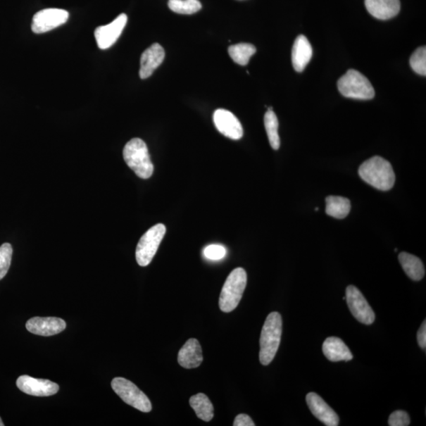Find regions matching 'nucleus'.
Listing matches in <instances>:
<instances>
[{
	"instance_id": "nucleus-2",
	"label": "nucleus",
	"mask_w": 426,
	"mask_h": 426,
	"mask_svg": "<svg viewBox=\"0 0 426 426\" xmlns=\"http://www.w3.org/2000/svg\"><path fill=\"white\" fill-rule=\"evenodd\" d=\"M283 322L279 313L272 312L265 320L260 338V362L263 365H270L280 344Z\"/></svg>"
},
{
	"instance_id": "nucleus-15",
	"label": "nucleus",
	"mask_w": 426,
	"mask_h": 426,
	"mask_svg": "<svg viewBox=\"0 0 426 426\" xmlns=\"http://www.w3.org/2000/svg\"><path fill=\"white\" fill-rule=\"evenodd\" d=\"M165 52L162 46L159 44L151 45L145 51L143 52L141 57V68L139 75L142 80H146L154 74L156 69L165 60Z\"/></svg>"
},
{
	"instance_id": "nucleus-24",
	"label": "nucleus",
	"mask_w": 426,
	"mask_h": 426,
	"mask_svg": "<svg viewBox=\"0 0 426 426\" xmlns=\"http://www.w3.org/2000/svg\"><path fill=\"white\" fill-rule=\"evenodd\" d=\"M264 121L270 146L274 150H278L280 146V139L278 134L279 122L277 116L273 111H268L265 115Z\"/></svg>"
},
{
	"instance_id": "nucleus-6",
	"label": "nucleus",
	"mask_w": 426,
	"mask_h": 426,
	"mask_svg": "<svg viewBox=\"0 0 426 426\" xmlns=\"http://www.w3.org/2000/svg\"><path fill=\"white\" fill-rule=\"evenodd\" d=\"M166 227L162 224L151 227L142 235L136 249V260L140 266L146 267L151 263L161 242L165 237Z\"/></svg>"
},
{
	"instance_id": "nucleus-19",
	"label": "nucleus",
	"mask_w": 426,
	"mask_h": 426,
	"mask_svg": "<svg viewBox=\"0 0 426 426\" xmlns=\"http://www.w3.org/2000/svg\"><path fill=\"white\" fill-rule=\"evenodd\" d=\"M322 350L325 357L331 362L351 361L353 355L344 341L338 337L327 338Z\"/></svg>"
},
{
	"instance_id": "nucleus-9",
	"label": "nucleus",
	"mask_w": 426,
	"mask_h": 426,
	"mask_svg": "<svg viewBox=\"0 0 426 426\" xmlns=\"http://www.w3.org/2000/svg\"><path fill=\"white\" fill-rule=\"evenodd\" d=\"M69 13L58 8L44 9L32 18V30L37 35L44 34L68 22Z\"/></svg>"
},
{
	"instance_id": "nucleus-8",
	"label": "nucleus",
	"mask_w": 426,
	"mask_h": 426,
	"mask_svg": "<svg viewBox=\"0 0 426 426\" xmlns=\"http://www.w3.org/2000/svg\"><path fill=\"white\" fill-rule=\"evenodd\" d=\"M346 300L350 308L352 315L359 322L364 325H372L375 320V313L373 312L368 301L363 294L355 286L350 285L346 287Z\"/></svg>"
},
{
	"instance_id": "nucleus-5",
	"label": "nucleus",
	"mask_w": 426,
	"mask_h": 426,
	"mask_svg": "<svg viewBox=\"0 0 426 426\" xmlns=\"http://www.w3.org/2000/svg\"><path fill=\"white\" fill-rule=\"evenodd\" d=\"M338 89L344 96L351 99L367 101L375 96V91L368 78L356 70H349L338 81Z\"/></svg>"
},
{
	"instance_id": "nucleus-26",
	"label": "nucleus",
	"mask_w": 426,
	"mask_h": 426,
	"mask_svg": "<svg viewBox=\"0 0 426 426\" xmlns=\"http://www.w3.org/2000/svg\"><path fill=\"white\" fill-rule=\"evenodd\" d=\"M410 64L415 73L426 75V49L425 46L415 50L410 58Z\"/></svg>"
},
{
	"instance_id": "nucleus-11",
	"label": "nucleus",
	"mask_w": 426,
	"mask_h": 426,
	"mask_svg": "<svg viewBox=\"0 0 426 426\" xmlns=\"http://www.w3.org/2000/svg\"><path fill=\"white\" fill-rule=\"evenodd\" d=\"M16 384L25 394L39 397L54 396L60 390L57 384L49 380L37 379L28 375L19 377Z\"/></svg>"
},
{
	"instance_id": "nucleus-25",
	"label": "nucleus",
	"mask_w": 426,
	"mask_h": 426,
	"mask_svg": "<svg viewBox=\"0 0 426 426\" xmlns=\"http://www.w3.org/2000/svg\"><path fill=\"white\" fill-rule=\"evenodd\" d=\"M170 10L181 15H192L201 9L199 0H169Z\"/></svg>"
},
{
	"instance_id": "nucleus-20",
	"label": "nucleus",
	"mask_w": 426,
	"mask_h": 426,
	"mask_svg": "<svg viewBox=\"0 0 426 426\" xmlns=\"http://www.w3.org/2000/svg\"><path fill=\"white\" fill-rule=\"evenodd\" d=\"M399 261L408 277L414 281L421 280L425 277V267L422 261L416 256L402 252L399 255Z\"/></svg>"
},
{
	"instance_id": "nucleus-31",
	"label": "nucleus",
	"mask_w": 426,
	"mask_h": 426,
	"mask_svg": "<svg viewBox=\"0 0 426 426\" xmlns=\"http://www.w3.org/2000/svg\"><path fill=\"white\" fill-rule=\"evenodd\" d=\"M426 321L424 320L420 329L418 332L417 339L418 345L421 349L425 350L426 347Z\"/></svg>"
},
{
	"instance_id": "nucleus-28",
	"label": "nucleus",
	"mask_w": 426,
	"mask_h": 426,
	"mask_svg": "<svg viewBox=\"0 0 426 426\" xmlns=\"http://www.w3.org/2000/svg\"><path fill=\"white\" fill-rule=\"evenodd\" d=\"M203 253L208 260L219 261L225 257L227 250L225 246L220 245H211L204 249Z\"/></svg>"
},
{
	"instance_id": "nucleus-18",
	"label": "nucleus",
	"mask_w": 426,
	"mask_h": 426,
	"mask_svg": "<svg viewBox=\"0 0 426 426\" xmlns=\"http://www.w3.org/2000/svg\"><path fill=\"white\" fill-rule=\"evenodd\" d=\"M313 56L312 46L304 35H300L294 41L292 49V64L297 72H303L310 63Z\"/></svg>"
},
{
	"instance_id": "nucleus-29",
	"label": "nucleus",
	"mask_w": 426,
	"mask_h": 426,
	"mask_svg": "<svg viewBox=\"0 0 426 426\" xmlns=\"http://www.w3.org/2000/svg\"><path fill=\"white\" fill-rule=\"evenodd\" d=\"M411 424V418L408 413L403 411L393 412L389 419L390 426H408Z\"/></svg>"
},
{
	"instance_id": "nucleus-4",
	"label": "nucleus",
	"mask_w": 426,
	"mask_h": 426,
	"mask_svg": "<svg viewBox=\"0 0 426 426\" xmlns=\"http://www.w3.org/2000/svg\"><path fill=\"white\" fill-rule=\"evenodd\" d=\"M247 284L246 272L242 268L234 270L227 278L219 300L221 311L230 313L240 303Z\"/></svg>"
},
{
	"instance_id": "nucleus-27",
	"label": "nucleus",
	"mask_w": 426,
	"mask_h": 426,
	"mask_svg": "<svg viewBox=\"0 0 426 426\" xmlns=\"http://www.w3.org/2000/svg\"><path fill=\"white\" fill-rule=\"evenodd\" d=\"M13 249L10 244L0 246V280L8 273L12 258Z\"/></svg>"
},
{
	"instance_id": "nucleus-22",
	"label": "nucleus",
	"mask_w": 426,
	"mask_h": 426,
	"mask_svg": "<svg viewBox=\"0 0 426 426\" xmlns=\"http://www.w3.org/2000/svg\"><path fill=\"white\" fill-rule=\"evenodd\" d=\"M189 405L201 420L211 422L214 416V408L211 399L204 394L199 393L189 399Z\"/></svg>"
},
{
	"instance_id": "nucleus-13",
	"label": "nucleus",
	"mask_w": 426,
	"mask_h": 426,
	"mask_svg": "<svg viewBox=\"0 0 426 426\" xmlns=\"http://www.w3.org/2000/svg\"><path fill=\"white\" fill-rule=\"evenodd\" d=\"M25 327L26 330L35 335L51 337L64 331L67 324L61 318L36 317L30 319Z\"/></svg>"
},
{
	"instance_id": "nucleus-14",
	"label": "nucleus",
	"mask_w": 426,
	"mask_h": 426,
	"mask_svg": "<svg viewBox=\"0 0 426 426\" xmlns=\"http://www.w3.org/2000/svg\"><path fill=\"white\" fill-rule=\"evenodd\" d=\"M306 403L312 414L327 426H337L339 418L324 399L315 392L308 393Z\"/></svg>"
},
{
	"instance_id": "nucleus-21",
	"label": "nucleus",
	"mask_w": 426,
	"mask_h": 426,
	"mask_svg": "<svg viewBox=\"0 0 426 426\" xmlns=\"http://www.w3.org/2000/svg\"><path fill=\"white\" fill-rule=\"evenodd\" d=\"M325 201V212L332 218L344 219L351 211V201L344 196H327Z\"/></svg>"
},
{
	"instance_id": "nucleus-12",
	"label": "nucleus",
	"mask_w": 426,
	"mask_h": 426,
	"mask_svg": "<svg viewBox=\"0 0 426 426\" xmlns=\"http://www.w3.org/2000/svg\"><path fill=\"white\" fill-rule=\"evenodd\" d=\"M213 122L219 132L229 139L239 140L244 136L241 123L231 111L225 109L215 110Z\"/></svg>"
},
{
	"instance_id": "nucleus-32",
	"label": "nucleus",
	"mask_w": 426,
	"mask_h": 426,
	"mask_svg": "<svg viewBox=\"0 0 426 426\" xmlns=\"http://www.w3.org/2000/svg\"><path fill=\"white\" fill-rule=\"evenodd\" d=\"M0 426H4V423L3 422L1 418H0Z\"/></svg>"
},
{
	"instance_id": "nucleus-7",
	"label": "nucleus",
	"mask_w": 426,
	"mask_h": 426,
	"mask_svg": "<svg viewBox=\"0 0 426 426\" xmlns=\"http://www.w3.org/2000/svg\"><path fill=\"white\" fill-rule=\"evenodd\" d=\"M111 388L124 402L135 409L145 413L152 411V403L148 396L128 380L115 377L111 382Z\"/></svg>"
},
{
	"instance_id": "nucleus-30",
	"label": "nucleus",
	"mask_w": 426,
	"mask_h": 426,
	"mask_svg": "<svg viewBox=\"0 0 426 426\" xmlns=\"http://www.w3.org/2000/svg\"><path fill=\"white\" fill-rule=\"evenodd\" d=\"M234 426H254L255 424L251 418L245 414L239 415L235 418Z\"/></svg>"
},
{
	"instance_id": "nucleus-17",
	"label": "nucleus",
	"mask_w": 426,
	"mask_h": 426,
	"mask_svg": "<svg viewBox=\"0 0 426 426\" xmlns=\"http://www.w3.org/2000/svg\"><path fill=\"white\" fill-rule=\"evenodd\" d=\"M178 362L185 369L198 368L203 362L201 346L198 339L187 341L179 352Z\"/></svg>"
},
{
	"instance_id": "nucleus-1",
	"label": "nucleus",
	"mask_w": 426,
	"mask_h": 426,
	"mask_svg": "<svg viewBox=\"0 0 426 426\" xmlns=\"http://www.w3.org/2000/svg\"><path fill=\"white\" fill-rule=\"evenodd\" d=\"M359 176L379 191L388 192L395 184L396 175L391 163L381 156H373L358 169Z\"/></svg>"
},
{
	"instance_id": "nucleus-3",
	"label": "nucleus",
	"mask_w": 426,
	"mask_h": 426,
	"mask_svg": "<svg viewBox=\"0 0 426 426\" xmlns=\"http://www.w3.org/2000/svg\"><path fill=\"white\" fill-rule=\"evenodd\" d=\"M123 158L130 169L143 180H148L154 174V167L151 161L145 142L133 139L123 149Z\"/></svg>"
},
{
	"instance_id": "nucleus-16",
	"label": "nucleus",
	"mask_w": 426,
	"mask_h": 426,
	"mask_svg": "<svg viewBox=\"0 0 426 426\" xmlns=\"http://www.w3.org/2000/svg\"><path fill=\"white\" fill-rule=\"evenodd\" d=\"M365 5L370 14L380 20H389L401 11L399 0H365Z\"/></svg>"
},
{
	"instance_id": "nucleus-23",
	"label": "nucleus",
	"mask_w": 426,
	"mask_h": 426,
	"mask_svg": "<svg viewBox=\"0 0 426 426\" xmlns=\"http://www.w3.org/2000/svg\"><path fill=\"white\" fill-rule=\"evenodd\" d=\"M255 46L251 44L241 43L230 46L228 54L232 61L241 65H246L250 61V58L255 54Z\"/></svg>"
},
{
	"instance_id": "nucleus-10",
	"label": "nucleus",
	"mask_w": 426,
	"mask_h": 426,
	"mask_svg": "<svg viewBox=\"0 0 426 426\" xmlns=\"http://www.w3.org/2000/svg\"><path fill=\"white\" fill-rule=\"evenodd\" d=\"M127 23V15L122 14L110 24L97 27L94 32V36L98 47L101 49L111 48L120 37Z\"/></svg>"
}]
</instances>
